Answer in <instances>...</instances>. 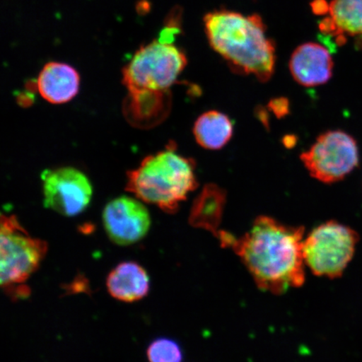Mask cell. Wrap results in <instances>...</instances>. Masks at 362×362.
Returning a JSON list of instances; mask_svg holds the SVG:
<instances>
[{
  "mask_svg": "<svg viewBox=\"0 0 362 362\" xmlns=\"http://www.w3.org/2000/svg\"><path fill=\"white\" fill-rule=\"evenodd\" d=\"M208 42L238 74L269 81L275 67V45L260 16L220 10L204 17Z\"/></svg>",
  "mask_w": 362,
  "mask_h": 362,
  "instance_id": "2",
  "label": "cell"
},
{
  "mask_svg": "<svg viewBox=\"0 0 362 362\" xmlns=\"http://www.w3.org/2000/svg\"><path fill=\"white\" fill-rule=\"evenodd\" d=\"M301 160L312 177L332 184L346 177L358 164L355 139L343 131H328L317 138Z\"/></svg>",
  "mask_w": 362,
  "mask_h": 362,
  "instance_id": "7",
  "label": "cell"
},
{
  "mask_svg": "<svg viewBox=\"0 0 362 362\" xmlns=\"http://www.w3.org/2000/svg\"><path fill=\"white\" fill-rule=\"evenodd\" d=\"M329 13L339 44L346 42L345 35L362 40V0H332Z\"/></svg>",
  "mask_w": 362,
  "mask_h": 362,
  "instance_id": "15",
  "label": "cell"
},
{
  "mask_svg": "<svg viewBox=\"0 0 362 362\" xmlns=\"http://www.w3.org/2000/svg\"><path fill=\"white\" fill-rule=\"evenodd\" d=\"M47 250V242L31 237L16 216H1L0 275L8 296L13 298L29 296L30 289L24 284L39 269Z\"/></svg>",
  "mask_w": 362,
  "mask_h": 362,
  "instance_id": "4",
  "label": "cell"
},
{
  "mask_svg": "<svg viewBox=\"0 0 362 362\" xmlns=\"http://www.w3.org/2000/svg\"><path fill=\"white\" fill-rule=\"evenodd\" d=\"M304 236L303 226L260 216L243 236L220 230L216 238L221 247L233 249L261 291L280 296L305 282Z\"/></svg>",
  "mask_w": 362,
  "mask_h": 362,
  "instance_id": "1",
  "label": "cell"
},
{
  "mask_svg": "<svg viewBox=\"0 0 362 362\" xmlns=\"http://www.w3.org/2000/svg\"><path fill=\"white\" fill-rule=\"evenodd\" d=\"M80 76L74 67L61 62H49L40 71L35 87L45 101L52 104L70 102L78 95Z\"/></svg>",
  "mask_w": 362,
  "mask_h": 362,
  "instance_id": "11",
  "label": "cell"
},
{
  "mask_svg": "<svg viewBox=\"0 0 362 362\" xmlns=\"http://www.w3.org/2000/svg\"><path fill=\"white\" fill-rule=\"evenodd\" d=\"M103 223L113 243L128 246L146 236L151 218L139 199L124 196L113 199L104 207Z\"/></svg>",
  "mask_w": 362,
  "mask_h": 362,
  "instance_id": "9",
  "label": "cell"
},
{
  "mask_svg": "<svg viewBox=\"0 0 362 362\" xmlns=\"http://www.w3.org/2000/svg\"><path fill=\"white\" fill-rule=\"evenodd\" d=\"M289 70L293 79L303 87H317L332 78V57L323 45L312 42L303 44L292 54Z\"/></svg>",
  "mask_w": 362,
  "mask_h": 362,
  "instance_id": "10",
  "label": "cell"
},
{
  "mask_svg": "<svg viewBox=\"0 0 362 362\" xmlns=\"http://www.w3.org/2000/svg\"><path fill=\"white\" fill-rule=\"evenodd\" d=\"M149 362H181L183 353L179 344L169 338H158L148 346Z\"/></svg>",
  "mask_w": 362,
  "mask_h": 362,
  "instance_id": "16",
  "label": "cell"
},
{
  "mask_svg": "<svg viewBox=\"0 0 362 362\" xmlns=\"http://www.w3.org/2000/svg\"><path fill=\"white\" fill-rule=\"evenodd\" d=\"M226 198L223 189L214 184L206 185L193 202L189 224L194 228L206 230L216 238L221 230Z\"/></svg>",
  "mask_w": 362,
  "mask_h": 362,
  "instance_id": "13",
  "label": "cell"
},
{
  "mask_svg": "<svg viewBox=\"0 0 362 362\" xmlns=\"http://www.w3.org/2000/svg\"><path fill=\"white\" fill-rule=\"evenodd\" d=\"M187 65L181 49L155 40L140 48L124 67L123 83L129 93L167 92Z\"/></svg>",
  "mask_w": 362,
  "mask_h": 362,
  "instance_id": "5",
  "label": "cell"
},
{
  "mask_svg": "<svg viewBox=\"0 0 362 362\" xmlns=\"http://www.w3.org/2000/svg\"><path fill=\"white\" fill-rule=\"evenodd\" d=\"M107 288L115 300L133 303L147 296L151 288V279L146 270L137 262H124L108 274Z\"/></svg>",
  "mask_w": 362,
  "mask_h": 362,
  "instance_id": "12",
  "label": "cell"
},
{
  "mask_svg": "<svg viewBox=\"0 0 362 362\" xmlns=\"http://www.w3.org/2000/svg\"><path fill=\"white\" fill-rule=\"evenodd\" d=\"M194 139L206 149L216 151L226 146L233 134L232 121L218 111L204 112L196 121L193 128Z\"/></svg>",
  "mask_w": 362,
  "mask_h": 362,
  "instance_id": "14",
  "label": "cell"
},
{
  "mask_svg": "<svg viewBox=\"0 0 362 362\" xmlns=\"http://www.w3.org/2000/svg\"><path fill=\"white\" fill-rule=\"evenodd\" d=\"M329 4L325 0H315L311 4L312 10L316 15H325V13H329Z\"/></svg>",
  "mask_w": 362,
  "mask_h": 362,
  "instance_id": "17",
  "label": "cell"
},
{
  "mask_svg": "<svg viewBox=\"0 0 362 362\" xmlns=\"http://www.w3.org/2000/svg\"><path fill=\"white\" fill-rule=\"evenodd\" d=\"M358 241V234L354 230L337 221L316 226L303 242L305 265L319 277H341L354 256Z\"/></svg>",
  "mask_w": 362,
  "mask_h": 362,
  "instance_id": "6",
  "label": "cell"
},
{
  "mask_svg": "<svg viewBox=\"0 0 362 362\" xmlns=\"http://www.w3.org/2000/svg\"><path fill=\"white\" fill-rule=\"evenodd\" d=\"M197 187L194 162L167 148L146 157L129 171L127 189L140 201L175 214L180 204Z\"/></svg>",
  "mask_w": 362,
  "mask_h": 362,
  "instance_id": "3",
  "label": "cell"
},
{
  "mask_svg": "<svg viewBox=\"0 0 362 362\" xmlns=\"http://www.w3.org/2000/svg\"><path fill=\"white\" fill-rule=\"evenodd\" d=\"M44 206L66 216L83 212L93 197V185L83 172L74 167L45 170L42 174Z\"/></svg>",
  "mask_w": 362,
  "mask_h": 362,
  "instance_id": "8",
  "label": "cell"
}]
</instances>
